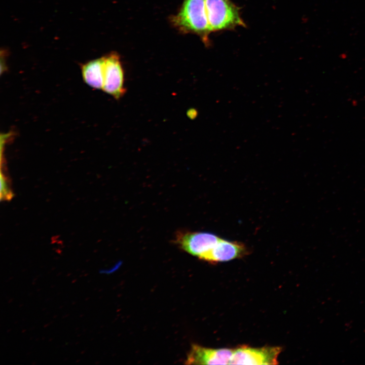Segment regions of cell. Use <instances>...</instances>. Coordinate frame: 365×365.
Masks as SVG:
<instances>
[{
    "label": "cell",
    "mask_w": 365,
    "mask_h": 365,
    "mask_svg": "<svg viewBox=\"0 0 365 365\" xmlns=\"http://www.w3.org/2000/svg\"><path fill=\"white\" fill-rule=\"evenodd\" d=\"M206 0H184L177 13L170 17L171 24L182 33L199 36L206 46L210 45L211 32L206 14Z\"/></svg>",
    "instance_id": "obj_1"
},
{
    "label": "cell",
    "mask_w": 365,
    "mask_h": 365,
    "mask_svg": "<svg viewBox=\"0 0 365 365\" xmlns=\"http://www.w3.org/2000/svg\"><path fill=\"white\" fill-rule=\"evenodd\" d=\"M205 6L211 32L246 26L240 8L230 0H206Z\"/></svg>",
    "instance_id": "obj_2"
},
{
    "label": "cell",
    "mask_w": 365,
    "mask_h": 365,
    "mask_svg": "<svg viewBox=\"0 0 365 365\" xmlns=\"http://www.w3.org/2000/svg\"><path fill=\"white\" fill-rule=\"evenodd\" d=\"M220 239L210 233L179 231L174 239L175 243L183 250L199 258L210 250Z\"/></svg>",
    "instance_id": "obj_3"
},
{
    "label": "cell",
    "mask_w": 365,
    "mask_h": 365,
    "mask_svg": "<svg viewBox=\"0 0 365 365\" xmlns=\"http://www.w3.org/2000/svg\"><path fill=\"white\" fill-rule=\"evenodd\" d=\"M281 351L278 347L254 348L241 346L234 350L230 364H276Z\"/></svg>",
    "instance_id": "obj_4"
},
{
    "label": "cell",
    "mask_w": 365,
    "mask_h": 365,
    "mask_svg": "<svg viewBox=\"0 0 365 365\" xmlns=\"http://www.w3.org/2000/svg\"><path fill=\"white\" fill-rule=\"evenodd\" d=\"M124 72L120 56L113 52L105 56L104 79L102 90L119 99L125 94Z\"/></svg>",
    "instance_id": "obj_5"
},
{
    "label": "cell",
    "mask_w": 365,
    "mask_h": 365,
    "mask_svg": "<svg viewBox=\"0 0 365 365\" xmlns=\"http://www.w3.org/2000/svg\"><path fill=\"white\" fill-rule=\"evenodd\" d=\"M234 350L210 349L199 345L192 346L188 355L186 363L188 364H229Z\"/></svg>",
    "instance_id": "obj_6"
},
{
    "label": "cell",
    "mask_w": 365,
    "mask_h": 365,
    "mask_svg": "<svg viewBox=\"0 0 365 365\" xmlns=\"http://www.w3.org/2000/svg\"><path fill=\"white\" fill-rule=\"evenodd\" d=\"M247 251L243 243L221 238L210 250L199 258L211 263L225 262L243 257Z\"/></svg>",
    "instance_id": "obj_7"
},
{
    "label": "cell",
    "mask_w": 365,
    "mask_h": 365,
    "mask_svg": "<svg viewBox=\"0 0 365 365\" xmlns=\"http://www.w3.org/2000/svg\"><path fill=\"white\" fill-rule=\"evenodd\" d=\"M105 57L90 61L81 66L84 81L90 87L102 89L104 79Z\"/></svg>",
    "instance_id": "obj_8"
},
{
    "label": "cell",
    "mask_w": 365,
    "mask_h": 365,
    "mask_svg": "<svg viewBox=\"0 0 365 365\" xmlns=\"http://www.w3.org/2000/svg\"><path fill=\"white\" fill-rule=\"evenodd\" d=\"M0 180L1 200L9 201L13 198L14 194L11 190L8 178L6 177L5 175L3 173L2 171L1 172Z\"/></svg>",
    "instance_id": "obj_9"
}]
</instances>
